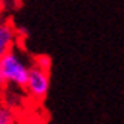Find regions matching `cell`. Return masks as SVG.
I'll use <instances>...</instances> for the list:
<instances>
[{"mask_svg": "<svg viewBox=\"0 0 124 124\" xmlns=\"http://www.w3.org/2000/svg\"><path fill=\"white\" fill-rule=\"evenodd\" d=\"M30 64L18 49L12 48L0 58V79L3 85H16L24 88L27 84Z\"/></svg>", "mask_w": 124, "mask_h": 124, "instance_id": "obj_1", "label": "cell"}, {"mask_svg": "<svg viewBox=\"0 0 124 124\" xmlns=\"http://www.w3.org/2000/svg\"><path fill=\"white\" fill-rule=\"evenodd\" d=\"M49 63H42V58L39 61H34L30 64L29 70V78L27 84H25V90H27L29 96L34 100L42 102L46 97L49 91Z\"/></svg>", "mask_w": 124, "mask_h": 124, "instance_id": "obj_2", "label": "cell"}, {"mask_svg": "<svg viewBox=\"0 0 124 124\" xmlns=\"http://www.w3.org/2000/svg\"><path fill=\"white\" fill-rule=\"evenodd\" d=\"M15 40H16V34L12 25L6 23H0V58L14 48Z\"/></svg>", "mask_w": 124, "mask_h": 124, "instance_id": "obj_3", "label": "cell"}, {"mask_svg": "<svg viewBox=\"0 0 124 124\" xmlns=\"http://www.w3.org/2000/svg\"><path fill=\"white\" fill-rule=\"evenodd\" d=\"M0 124H15V114L5 105H0Z\"/></svg>", "mask_w": 124, "mask_h": 124, "instance_id": "obj_4", "label": "cell"}, {"mask_svg": "<svg viewBox=\"0 0 124 124\" xmlns=\"http://www.w3.org/2000/svg\"><path fill=\"white\" fill-rule=\"evenodd\" d=\"M0 85H3V82H2V79H0Z\"/></svg>", "mask_w": 124, "mask_h": 124, "instance_id": "obj_5", "label": "cell"}]
</instances>
